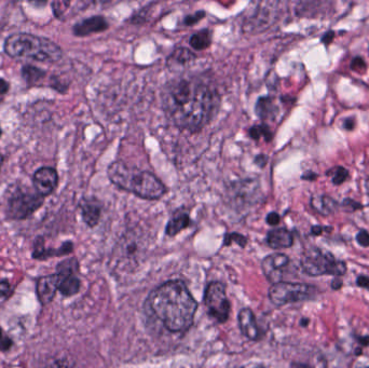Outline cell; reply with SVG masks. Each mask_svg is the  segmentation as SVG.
<instances>
[{
    "label": "cell",
    "instance_id": "7a4b0ae2",
    "mask_svg": "<svg viewBox=\"0 0 369 368\" xmlns=\"http://www.w3.org/2000/svg\"><path fill=\"white\" fill-rule=\"evenodd\" d=\"M147 309L172 333L191 327L198 304L184 282L168 281L150 293Z\"/></svg>",
    "mask_w": 369,
    "mask_h": 368
},
{
    "label": "cell",
    "instance_id": "2e32d148",
    "mask_svg": "<svg viewBox=\"0 0 369 368\" xmlns=\"http://www.w3.org/2000/svg\"><path fill=\"white\" fill-rule=\"evenodd\" d=\"M294 238L287 229L277 228L269 231L267 235V243L272 249H287L293 245Z\"/></svg>",
    "mask_w": 369,
    "mask_h": 368
},
{
    "label": "cell",
    "instance_id": "b9f144b4",
    "mask_svg": "<svg viewBox=\"0 0 369 368\" xmlns=\"http://www.w3.org/2000/svg\"><path fill=\"white\" fill-rule=\"evenodd\" d=\"M322 231H323V228L322 227H313L312 228V233L313 234H320V233H322Z\"/></svg>",
    "mask_w": 369,
    "mask_h": 368
},
{
    "label": "cell",
    "instance_id": "277c9868",
    "mask_svg": "<svg viewBox=\"0 0 369 368\" xmlns=\"http://www.w3.org/2000/svg\"><path fill=\"white\" fill-rule=\"evenodd\" d=\"M3 50L8 56L17 61L55 63L63 57V51L55 42L27 33L9 36L4 41Z\"/></svg>",
    "mask_w": 369,
    "mask_h": 368
},
{
    "label": "cell",
    "instance_id": "9a60e30c",
    "mask_svg": "<svg viewBox=\"0 0 369 368\" xmlns=\"http://www.w3.org/2000/svg\"><path fill=\"white\" fill-rule=\"evenodd\" d=\"M239 325L241 331L251 340H257L259 338V329L255 316L249 308L242 309L239 313Z\"/></svg>",
    "mask_w": 369,
    "mask_h": 368
},
{
    "label": "cell",
    "instance_id": "ac0fdd59",
    "mask_svg": "<svg viewBox=\"0 0 369 368\" xmlns=\"http://www.w3.org/2000/svg\"><path fill=\"white\" fill-rule=\"evenodd\" d=\"M141 244L138 243L137 238L125 237L120 245V257L122 261H129L131 263H136L138 253L141 252Z\"/></svg>",
    "mask_w": 369,
    "mask_h": 368
},
{
    "label": "cell",
    "instance_id": "8fae6325",
    "mask_svg": "<svg viewBox=\"0 0 369 368\" xmlns=\"http://www.w3.org/2000/svg\"><path fill=\"white\" fill-rule=\"evenodd\" d=\"M288 263L289 259L286 255L277 253V254H272L265 257L263 261L262 268L265 277L275 284V283L282 282L284 271L288 266Z\"/></svg>",
    "mask_w": 369,
    "mask_h": 368
},
{
    "label": "cell",
    "instance_id": "7bdbcfd3",
    "mask_svg": "<svg viewBox=\"0 0 369 368\" xmlns=\"http://www.w3.org/2000/svg\"><path fill=\"white\" fill-rule=\"evenodd\" d=\"M290 368H310L308 365H305V364H299V363H295L292 365V367Z\"/></svg>",
    "mask_w": 369,
    "mask_h": 368
},
{
    "label": "cell",
    "instance_id": "d590c367",
    "mask_svg": "<svg viewBox=\"0 0 369 368\" xmlns=\"http://www.w3.org/2000/svg\"><path fill=\"white\" fill-rule=\"evenodd\" d=\"M358 285L361 286V287H363V288H366V289H368V291H369V277L368 276H364V275L359 276Z\"/></svg>",
    "mask_w": 369,
    "mask_h": 368
},
{
    "label": "cell",
    "instance_id": "ab89813d",
    "mask_svg": "<svg viewBox=\"0 0 369 368\" xmlns=\"http://www.w3.org/2000/svg\"><path fill=\"white\" fill-rule=\"evenodd\" d=\"M331 286H332V288H334V289H339L342 286V281L339 280V279H337V280H335L334 282H332Z\"/></svg>",
    "mask_w": 369,
    "mask_h": 368
},
{
    "label": "cell",
    "instance_id": "f1b7e54d",
    "mask_svg": "<svg viewBox=\"0 0 369 368\" xmlns=\"http://www.w3.org/2000/svg\"><path fill=\"white\" fill-rule=\"evenodd\" d=\"M234 241V242H237L240 246L244 247L246 245V239L243 237V235H241L239 233H231V234H227L226 235V240H225V244H230V242L231 241Z\"/></svg>",
    "mask_w": 369,
    "mask_h": 368
},
{
    "label": "cell",
    "instance_id": "d6a6232c",
    "mask_svg": "<svg viewBox=\"0 0 369 368\" xmlns=\"http://www.w3.org/2000/svg\"><path fill=\"white\" fill-rule=\"evenodd\" d=\"M10 291H11V287H10L9 282L7 281L0 282V297H8Z\"/></svg>",
    "mask_w": 369,
    "mask_h": 368
},
{
    "label": "cell",
    "instance_id": "7c38bea8",
    "mask_svg": "<svg viewBox=\"0 0 369 368\" xmlns=\"http://www.w3.org/2000/svg\"><path fill=\"white\" fill-rule=\"evenodd\" d=\"M109 27L107 20L103 15H94L89 19L77 23L72 28V33L77 37H87L92 34L105 32Z\"/></svg>",
    "mask_w": 369,
    "mask_h": 368
},
{
    "label": "cell",
    "instance_id": "83f0119b",
    "mask_svg": "<svg viewBox=\"0 0 369 368\" xmlns=\"http://www.w3.org/2000/svg\"><path fill=\"white\" fill-rule=\"evenodd\" d=\"M204 16H205V12L204 11H198V12H196L195 14L187 15L185 17L184 23L186 24L187 26H190V25H193V24L198 23L199 21H201Z\"/></svg>",
    "mask_w": 369,
    "mask_h": 368
},
{
    "label": "cell",
    "instance_id": "30bf717a",
    "mask_svg": "<svg viewBox=\"0 0 369 368\" xmlns=\"http://www.w3.org/2000/svg\"><path fill=\"white\" fill-rule=\"evenodd\" d=\"M34 188L41 197H48L53 194L57 188L58 175L55 168L50 166H42L34 173L33 176Z\"/></svg>",
    "mask_w": 369,
    "mask_h": 368
},
{
    "label": "cell",
    "instance_id": "ba28073f",
    "mask_svg": "<svg viewBox=\"0 0 369 368\" xmlns=\"http://www.w3.org/2000/svg\"><path fill=\"white\" fill-rule=\"evenodd\" d=\"M204 301L211 316H213L219 323H225L227 321L230 312V304L226 295V288L222 283H211L205 291Z\"/></svg>",
    "mask_w": 369,
    "mask_h": 368
},
{
    "label": "cell",
    "instance_id": "7dc6e473",
    "mask_svg": "<svg viewBox=\"0 0 369 368\" xmlns=\"http://www.w3.org/2000/svg\"><path fill=\"white\" fill-rule=\"evenodd\" d=\"M366 190H367V195L369 197V179L367 180V183H366Z\"/></svg>",
    "mask_w": 369,
    "mask_h": 368
},
{
    "label": "cell",
    "instance_id": "52a82bcc",
    "mask_svg": "<svg viewBox=\"0 0 369 368\" xmlns=\"http://www.w3.org/2000/svg\"><path fill=\"white\" fill-rule=\"evenodd\" d=\"M316 292V287L302 283L279 282L269 289V298L275 306H285L309 299Z\"/></svg>",
    "mask_w": 369,
    "mask_h": 368
},
{
    "label": "cell",
    "instance_id": "836d02e7",
    "mask_svg": "<svg viewBox=\"0 0 369 368\" xmlns=\"http://www.w3.org/2000/svg\"><path fill=\"white\" fill-rule=\"evenodd\" d=\"M267 222H268L269 225H271V226L277 225L280 222V215L277 214V213H275V212L268 214V216H267Z\"/></svg>",
    "mask_w": 369,
    "mask_h": 368
},
{
    "label": "cell",
    "instance_id": "f6af8a7d",
    "mask_svg": "<svg viewBox=\"0 0 369 368\" xmlns=\"http://www.w3.org/2000/svg\"><path fill=\"white\" fill-rule=\"evenodd\" d=\"M316 177V175H311V174L304 175V176H302V178H305V179H314Z\"/></svg>",
    "mask_w": 369,
    "mask_h": 368
},
{
    "label": "cell",
    "instance_id": "ee69618b",
    "mask_svg": "<svg viewBox=\"0 0 369 368\" xmlns=\"http://www.w3.org/2000/svg\"><path fill=\"white\" fill-rule=\"evenodd\" d=\"M361 343L362 345L364 346H368L369 345V337H365V338H361Z\"/></svg>",
    "mask_w": 369,
    "mask_h": 368
},
{
    "label": "cell",
    "instance_id": "bcb514c9",
    "mask_svg": "<svg viewBox=\"0 0 369 368\" xmlns=\"http://www.w3.org/2000/svg\"><path fill=\"white\" fill-rule=\"evenodd\" d=\"M353 122L352 121H350V122H347L346 123V125H344V126H346V128L348 129V130H351V129H352L353 128Z\"/></svg>",
    "mask_w": 369,
    "mask_h": 368
},
{
    "label": "cell",
    "instance_id": "8992f818",
    "mask_svg": "<svg viewBox=\"0 0 369 368\" xmlns=\"http://www.w3.org/2000/svg\"><path fill=\"white\" fill-rule=\"evenodd\" d=\"M44 204V197L27 188H16L7 202V216L10 219L22 220L32 216Z\"/></svg>",
    "mask_w": 369,
    "mask_h": 368
},
{
    "label": "cell",
    "instance_id": "d4e9b609",
    "mask_svg": "<svg viewBox=\"0 0 369 368\" xmlns=\"http://www.w3.org/2000/svg\"><path fill=\"white\" fill-rule=\"evenodd\" d=\"M249 133L253 140H255V141H259L260 138H264L267 142L272 140V134L270 132V129L265 124L252 126Z\"/></svg>",
    "mask_w": 369,
    "mask_h": 368
},
{
    "label": "cell",
    "instance_id": "cb8c5ba5",
    "mask_svg": "<svg viewBox=\"0 0 369 368\" xmlns=\"http://www.w3.org/2000/svg\"><path fill=\"white\" fill-rule=\"evenodd\" d=\"M22 76L24 78V80H25L29 86H33V84H37L40 80L44 79L46 77V71L36 67V66L27 64L23 66Z\"/></svg>",
    "mask_w": 369,
    "mask_h": 368
},
{
    "label": "cell",
    "instance_id": "3957f363",
    "mask_svg": "<svg viewBox=\"0 0 369 368\" xmlns=\"http://www.w3.org/2000/svg\"><path fill=\"white\" fill-rule=\"evenodd\" d=\"M107 174L118 188L145 200H159L166 192L164 184L155 174L132 168L122 161L112 162L107 168Z\"/></svg>",
    "mask_w": 369,
    "mask_h": 368
},
{
    "label": "cell",
    "instance_id": "f546056e",
    "mask_svg": "<svg viewBox=\"0 0 369 368\" xmlns=\"http://www.w3.org/2000/svg\"><path fill=\"white\" fill-rule=\"evenodd\" d=\"M12 345V340L10 339V338L4 334V331L0 328V350L1 351H7V350H9Z\"/></svg>",
    "mask_w": 369,
    "mask_h": 368
},
{
    "label": "cell",
    "instance_id": "8d00e7d4",
    "mask_svg": "<svg viewBox=\"0 0 369 368\" xmlns=\"http://www.w3.org/2000/svg\"><path fill=\"white\" fill-rule=\"evenodd\" d=\"M9 83L2 78H0V95H3L9 91Z\"/></svg>",
    "mask_w": 369,
    "mask_h": 368
},
{
    "label": "cell",
    "instance_id": "f907efd6",
    "mask_svg": "<svg viewBox=\"0 0 369 368\" xmlns=\"http://www.w3.org/2000/svg\"><path fill=\"white\" fill-rule=\"evenodd\" d=\"M364 368H369V367H364Z\"/></svg>",
    "mask_w": 369,
    "mask_h": 368
},
{
    "label": "cell",
    "instance_id": "4dcf8cb0",
    "mask_svg": "<svg viewBox=\"0 0 369 368\" xmlns=\"http://www.w3.org/2000/svg\"><path fill=\"white\" fill-rule=\"evenodd\" d=\"M356 241L363 247H369V233L366 230H362L356 235Z\"/></svg>",
    "mask_w": 369,
    "mask_h": 368
},
{
    "label": "cell",
    "instance_id": "e0dca14e",
    "mask_svg": "<svg viewBox=\"0 0 369 368\" xmlns=\"http://www.w3.org/2000/svg\"><path fill=\"white\" fill-rule=\"evenodd\" d=\"M72 251V243L71 242H65L62 246L57 250L54 249H45L44 245V239L39 238L36 240L35 242V249L33 252V257L36 259H46L48 257H53V256H60L65 254H69Z\"/></svg>",
    "mask_w": 369,
    "mask_h": 368
},
{
    "label": "cell",
    "instance_id": "484cf974",
    "mask_svg": "<svg viewBox=\"0 0 369 368\" xmlns=\"http://www.w3.org/2000/svg\"><path fill=\"white\" fill-rule=\"evenodd\" d=\"M329 174L332 176V183H334L335 185H341L342 183L346 182L347 178L349 177L348 171L346 170V168L341 167V166L334 168L332 173L329 172Z\"/></svg>",
    "mask_w": 369,
    "mask_h": 368
},
{
    "label": "cell",
    "instance_id": "5bb4252c",
    "mask_svg": "<svg viewBox=\"0 0 369 368\" xmlns=\"http://www.w3.org/2000/svg\"><path fill=\"white\" fill-rule=\"evenodd\" d=\"M81 216L89 227H95L101 218V205L94 198H84L80 202Z\"/></svg>",
    "mask_w": 369,
    "mask_h": 368
},
{
    "label": "cell",
    "instance_id": "1f68e13d",
    "mask_svg": "<svg viewBox=\"0 0 369 368\" xmlns=\"http://www.w3.org/2000/svg\"><path fill=\"white\" fill-rule=\"evenodd\" d=\"M351 67H352L353 70L355 71H359V72H364L365 69H366V64L364 62V59L361 58V57H355L353 61H352V64H351Z\"/></svg>",
    "mask_w": 369,
    "mask_h": 368
},
{
    "label": "cell",
    "instance_id": "4fadbf2b",
    "mask_svg": "<svg viewBox=\"0 0 369 368\" xmlns=\"http://www.w3.org/2000/svg\"><path fill=\"white\" fill-rule=\"evenodd\" d=\"M59 276L57 273L42 276L37 281V296L41 305H48L58 291Z\"/></svg>",
    "mask_w": 369,
    "mask_h": 368
},
{
    "label": "cell",
    "instance_id": "6da1fadb",
    "mask_svg": "<svg viewBox=\"0 0 369 368\" xmlns=\"http://www.w3.org/2000/svg\"><path fill=\"white\" fill-rule=\"evenodd\" d=\"M166 118L180 130H202L218 108V96L208 84L193 78H176L162 89Z\"/></svg>",
    "mask_w": 369,
    "mask_h": 368
},
{
    "label": "cell",
    "instance_id": "60d3db41",
    "mask_svg": "<svg viewBox=\"0 0 369 368\" xmlns=\"http://www.w3.org/2000/svg\"><path fill=\"white\" fill-rule=\"evenodd\" d=\"M239 368H268V367H265L264 365H258V364H249V365L241 366Z\"/></svg>",
    "mask_w": 369,
    "mask_h": 368
},
{
    "label": "cell",
    "instance_id": "9c48e42d",
    "mask_svg": "<svg viewBox=\"0 0 369 368\" xmlns=\"http://www.w3.org/2000/svg\"><path fill=\"white\" fill-rule=\"evenodd\" d=\"M78 262L75 258L67 259L57 266V274L59 276L58 291L63 296H74L80 289V281L76 276Z\"/></svg>",
    "mask_w": 369,
    "mask_h": 368
},
{
    "label": "cell",
    "instance_id": "4316f807",
    "mask_svg": "<svg viewBox=\"0 0 369 368\" xmlns=\"http://www.w3.org/2000/svg\"><path fill=\"white\" fill-rule=\"evenodd\" d=\"M70 2L68 1H54L52 2V9H53V13L55 15L57 19H60L65 13V11L67 10L69 7Z\"/></svg>",
    "mask_w": 369,
    "mask_h": 368
},
{
    "label": "cell",
    "instance_id": "d6986e66",
    "mask_svg": "<svg viewBox=\"0 0 369 368\" xmlns=\"http://www.w3.org/2000/svg\"><path fill=\"white\" fill-rule=\"evenodd\" d=\"M190 225V217L185 212H178L175 214L168 221L166 226V234L170 237L178 234Z\"/></svg>",
    "mask_w": 369,
    "mask_h": 368
},
{
    "label": "cell",
    "instance_id": "681fc988",
    "mask_svg": "<svg viewBox=\"0 0 369 368\" xmlns=\"http://www.w3.org/2000/svg\"><path fill=\"white\" fill-rule=\"evenodd\" d=\"M2 135V130H1V126H0V137H1Z\"/></svg>",
    "mask_w": 369,
    "mask_h": 368
},
{
    "label": "cell",
    "instance_id": "ffe728a7",
    "mask_svg": "<svg viewBox=\"0 0 369 368\" xmlns=\"http://www.w3.org/2000/svg\"><path fill=\"white\" fill-rule=\"evenodd\" d=\"M312 208L324 216H328L335 212L337 203L327 196H316L311 200Z\"/></svg>",
    "mask_w": 369,
    "mask_h": 368
},
{
    "label": "cell",
    "instance_id": "e575fe53",
    "mask_svg": "<svg viewBox=\"0 0 369 368\" xmlns=\"http://www.w3.org/2000/svg\"><path fill=\"white\" fill-rule=\"evenodd\" d=\"M343 207L344 208H350L351 210H354L361 209L362 205L360 203H358V202L352 201V200H351V199H347V200L343 202Z\"/></svg>",
    "mask_w": 369,
    "mask_h": 368
},
{
    "label": "cell",
    "instance_id": "7402d4cb",
    "mask_svg": "<svg viewBox=\"0 0 369 368\" xmlns=\"http://www.w3.org/2000/svg\"><path fill=\"white\" fill-rule=\"evenodd\" d=\"M196 58V54L191 52L190 50L186 49V48H178V49L175 50L171 54V56L168 57V63H170V65L186 66L195 61Z\"/></svg>",
    "mask_w": 369,
    "mask_h": 368
},
{
    "label": "cell",
    "instance_id": "74e56055",
    "mask_svg": "<svg viewBox=\"0 0 369 368\" xmlns=\"http://www.w3.org/2000/svg\"><path fill=\"white\" fill-rule=\"evenodd\" d=\"M267 160H268V158L264 155H259L255 161L259 166H264L265 163H267Z\"/></svg>",
    "mask_w": 369,
    "mask_h": 368
},
{
    "label": "cell",
    "instance_id": "c3c4849f",
    "mask_svg": "<svg viewBox=\"0 0 369 368\" xmlns=\"http://www.w3.org/2000/svg\"><path fill=\"white\" fill-rule=\"evenodd\" d=\"M2 161H3V158L1 156H0V167H1V164H2Z\"/></svg>",
    "mask_w": 369,
    "mask_h": 368
},
{
    "label": "cell",
    "instance_id": "603a6c76",
    "mask_svg": "<svg viewBox=\"0 0 369 368\" xmlns=\"http://www.w3.org/2000/svg\"><path fill=\"white\" fill-rule=\"evenodd\" d=\"M211 44V36L209 29H203L196 34H193L189 39V45L197 51H202L208 49Z\"/></svg>",
    "mask_w": 369,
    "mask_h": 368
},
{
    "label": "cell",
    "instance_id": "f35d334b",
    "mask_svg": "<svg viewBox=\"0 0 369 368\" xmlns=\"http://www.w3.org/2000/svg\"><path fill=\"white\" fill-rule=\"evenodd\" d=\"M332 38H334V33H332V32H329V33H326L325 35H324V37H323V41L324 42H326V44H329V42L332 40Z\"/></svg>",
    "mask_w": 369,
    "mask_h": 368
},
{
    "label": "cell",
    "instance_id": "44dd1931",
    "mask_svg": "<svg viewBox=\"0 0 369 368\" xmlns=\"http://www.w3.org/2000/svg\"><path fill=\"white\" fill-rule=\"evenodd\" d=\"M277 108L271 98H260L256 104V113L262 120L273 119Z\"/></svg>",
    "mask_w": 369,
    "mask_h": 368
},
{
    "label": "cell",
    "instance_id": "5b68a950",
    "mask_svg": "<svg viewBox=\"0 0 369 368\" xmlns=\"http://www.w3.org/2000/svg\"><path fill=\"white\" fill-rule=\"evenodd\" d=\"M301 267L307 274L318 276L324 274L343 275L347 266L343 262H338L330 253H325L317 249L308 250L301 258Z\"/></svg>",
    "mask_w": 369,
    "mask_h": 368
}]
</instances>
